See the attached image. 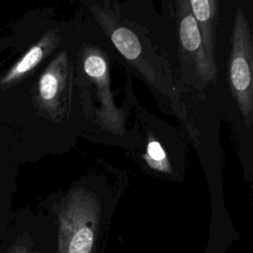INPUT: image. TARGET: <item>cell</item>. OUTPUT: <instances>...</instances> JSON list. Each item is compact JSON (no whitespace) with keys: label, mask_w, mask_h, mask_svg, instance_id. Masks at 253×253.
<instances>
[{"label":"cell","mask_w":253,"mask_h":253,"mask_svg":"<svg viewBox=\"0 0 253 253\" xmlns=\"http://www.w3.org/2000/svg\"><path fill=\"white\" fill-rule=\"evenodd\" d=\"M99 221L97 199L82 189L70 193L58 214L56 253H95Z\"/></svg>","instance_id":"obj_1"},{"label":"cell","mask_w":253,"mask_h":253,"mask_svg":"<svg viewBox=\"0 0 253 253\" xmlns=\"http://www.w3.org/2000/svg\"><path fill=\"white\" fill-rule=\"evenodd\" d=\"M229 83L235 101L250 127L253 109L252 42L248 21L239 9L235 13L232 32Z\"/></svg>","instance_id":"obj_2"},{"label":"cell","mask_w":253,"mask_h":253,"mask_svg":"<svg viewBox=\"0 0 253 253\" xmlns=\"http://www.w3.org/2000/svg\"><path fill=\"white\" fill-rule=\"evenodd\" d=\"M182 5L179 16V36L182 46L195 63L198 73L206 79H212L215 75L209 67L198 25L191 12L189 2L188 6H186V2H183Z\"/></svg>","instance_id":"obj_3"},{"label":"cell","mask_w":253,"mask_h":253,"mask_svg":"<svg viewBox=\"0 0 253 253\" xmlns=\"http://www.w3.org/2000/svg\"><path fill=\"white\" fill-rule=\"evenodd\" d=\"M216 4V1L211 0H192L189 2L191 12L198 25L209 67L213 75L216 71L214 55Z\"/></svg>","instance_id":"obj_4"},{"label":"cell","mask_w":253,"mask_h":253,"mask_svg":"<svg viewBox=\"0 0 253 253\" xmlns=\"http://www.w3.org/2000/svg\"><path fill=\"white\" fill-rule=\"evenodd\" d=\"M112 41L118 50L127 59L133 60L140 54V43L136 36L128 29L121 27L112 34Z\"/></svg>","instance_id":"obj_5"},{"label":"cell","mask_w":253,"mask_h":253,"mask_svg":"<svg viewBox=\"0 0 253 253\" xmlns=\"http://www.w3.org/2000/svg\"><path fill=\"white\" fill-rule=\"evenodd\" d=\"M61 83L60 75L55 69L47 70L40 80L39 90L41 98L45 102H51L57 96Z\"/></svg>","instance_id":"obj_6"},{"label":"cell","mask_w":253,"mask_h":253,"mask_svg":"<svg viewBox=\"0 0 253 253\" xmlns=\"http://www.w3.org/2000/svg\"><path fill=\"white\" fill-rule=\"evenodd\" d=\"M43 55V50L40 45H36L32 47L26 55L22 58V60L16 65V67L13 69V71L8 75L7 80H10L14 77H17L18 75H21L32 68H34L42 59Z\"/></svg>","instance_id":"obj_7"},{"label":"cell","mask_w":253,"mask_h":253,"mask_svg":"<svg viewBox=\"0 0 253 253\" xmlns=\"http://www.w3.org/2000/svg\"><path fill=\"white\" fill-rule=\"evenodd\" d=\"M84 69L90 77L101 79L107 73V63L101 55L93 53L85 58Z\"/></svg>","instance_id":"obj_8"},{"label":"cell","mask_w":253,"mask_h":253,"mask_svg":"<svg viewBox=\"0 0 253 253\" xmlns=\"http://www.w3.org/2000/svg\"><path fill=\"white\" fill-rule=\"evenodd\" d=\"M146 159L148 160V163L153 168L165 171L163 166L165 165L166 155H165V152L159 142H157L155 140L148 142L147 151H146Z\"/></svg>","instance_id":"obj_9"},{"label":"cell","mask_w":253,"mask_h":253,"mask_svg":"<svg viewBox=\"0 0 253 253\" xmlns=\"http://www.w3.org/2000/svg\"><path fill=\"white\" fill-rule=\"evenodd\" d=\"M8 253H32V252H31V249L27 245L16 244L9 250Z\"/></svg>","instance_id":"obj_10"}]
</instances>
